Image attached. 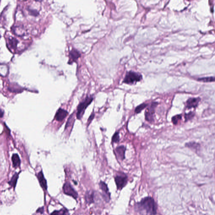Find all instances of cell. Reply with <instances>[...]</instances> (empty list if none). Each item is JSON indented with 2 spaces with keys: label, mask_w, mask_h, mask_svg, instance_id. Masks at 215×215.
Segmentation results:
<instances>
[{
  "label": "cell",
  "mask_w": 215,
  "mask_h": 215,
  "mask_svg": "<svg viewBox=\"0 0 215 215\" xmlns=\"http://www.w3.org/2000/svg\"><path fill=\"white\" fill-rule=\"evenodd\" d=\"M63 190L65 194L72 197L75 199H77L78 197V193L69 182H66L64 184Z\"/></svg>",
  "instance_id": "cell-5"
},
{
  "label": "cell",
  "mask_w": 215,
  "mask_h": 215,
  "mask_svg": "<svg viewBox=\"0 0 215 215\" xmlns=\"http://www.w3.org/2000/svg\"><path fill=\"white\" fill-rule=\"evenodd\" d=\"M195 114L193 112H190L188 114H185L184 115V118H185V121H187L191 119L193 117Z\"/></svg>",
  "instance_id": "cell-22"
},
{
  "label": "cell",
  "mask_w": 215,
  "mask_h": 215,
  "mask_svg": "<svg viewBox=\"0 0 215 215\" xmlns=\"http://www.w3.org/2000/svg\"><path fill=\"white\" fill-rule=\"evenodd\" d=\"M50 215H69V213L66 208H62L59 211H54Z\"/></svg>",
  "instance_id": "cell-16"
},
{
  "label": "cell",
  "mask_w": 215,
  "mask_h": 215,
  "mask_svg": "<svg viewBox=\"0 0 215 215\" xmlns=\"http://www.w3.org/2000/svg\"><path fill=\"white\" fill-rule=\"evenodd\" d=\"M147 105H148L147 104L144 103L140 105H138V106H137L136 107L135 110V112L136 114H139L143 109H144L145 107H147Z\"/></svg>",
  "instance_id": "cell-17"
},
{
  "label": "cell",
  "mask_w": 215,
  "mask_h": 215,
  "mask_svg": "<svg viewBox=\"0 0 215 215\" xmlns=\"http://www.w3.org/2000/svg\"><path fill=\"white\" fill-rule=\"evenodd\" d=\"M142 79V76L137 72L129 71L127 72L123 82L128 84H133L140 82Z\"/></svg>",
  "instance_id": "cell-3"
},
{
  "label": "cell",
  "mask_w": 215,
  "mask_h": 215,
  "mask_svg": "<svg viewBox=\"0 0 215 215\" xmlns=\"http://www.w3.org/2000/svg\"><path fill=\"white\" fill-rule=\"evenodd\" d=\"M157 208V207L155 201L151 197L144 198L136 205L137 211L144 215H156Z\"/></svg>",
  "instance_id": "cell-1"
},
{
  "label": "cell",
  "mask_w": 215,
  "mask_h": 215,
  "mask_svg": "<svg viewBox=\"0 0 215 215\" xmlns=\"http://www.w3.org/2000/svg\"><path fill=\"white\" fill-rule=\"evenodd\" d=\"M115 181L118 190H121L127 182V177L125 175H118L115 177Z\"/></svg>",
  "instance_id": "cell-6"
},
{
  "label": "cell",
  "mask_w": 215,
  "mask_h": 215,
  "mask_svg": "<svg viewBox=\"0 0 215 215\" xmlns=\"http://www.w3.org/2000/svg\"><path fill=\"white\" fill-rule=\"evenodd\" d=\"M94 193L93 191H87L85 194V200L87 202L90 204L94 202Z\"/></svg>",
  "instance_id": "cell-15"
},
{
  "label": "cell",
  "mask_w": 215,
  "mask_h": 215,
  "mask_svg": "<svg viewBox=\"0 0 215 215\" xmlns=\"http://www.w3.org/2000/svg\"><path fill=\"white\" fill-rule=\"evenodd\" d=\"M200 101V98H190L186 101V108L188 109L192 108H196L197 107Z\"/></svg>",
  "instance_id": "cell-8"
},
{
  "label": "cell",
  "mask_w": 215,
  "mask_h": 215,
  "mask_svg": "<svg viewBox=\"0 0 215 215\" xmlns=\"http://www.w3.org/2000/svg\"><path fill=\"white\" fill-rule=\"evenodd\" d=\"M4 115V111L0 109V118H2Z\"/></svg>",
  "instance_id": "cell-25"
},
{
  "label": "cell",
  "mask_w": 215,
  "mask_h": 215,
  "mask_svg": "<svg viewBox=\"0 0 215 215\" xmlns=\"http://www.w3.org/2000/svg\"><path fill=\"white\" fill-rule=\"evenodd\" d=\"M37 177L38 179V180L39 182L40 185L41 186L42 188L44 190H47V181L45 178L44 176L43 172L42 171L38 173L37 175Z\"/></svg>",
  "instance_id": "cell-10"
},
{
  "label": "cell",
  "mask_w": 215,
  "mask_h": 215,
  "mask_svg": "<svg viewBox=\"0 0 215 215\" xmlns=\"http://www.w3.org/2000/svg\"><path fill=\"white\" fill-rule=\"evenodd\" d=\"M99 186L103 192L102 196L105 201L108 202L110 200V194L107 184L103 181H101Z\"/></svg>",
  "instance_id": "cell-7"
},
{
  "label": "cell",
  "mask_w": 215,
  "mask_h": 215,
  "mask_svg": "<svg viewBox=\"0 0 215 215\" xmlns=\"http://www.w3.org/2000/svg\"><path fill=\"white\" fill-rule=\"evenodd\" d=\"M118 156L121 160L125 159L126 147L124 146H120L117 147L116 149Z\"/></svg>",
  "instance_id": "cell-13"
},
{
  "label": "cell",
  "mask_w": 215,
  "mask_h": 215,
  "mask_svg": "<svg viewBox=\"0 0 215 215\" xmlns=\"http://www.w3.org/2000/svg\"><path fill=\"white\" fill-rule=\"evenodd\" d=\"M13 167L15 168H19L20 166L21 160L20 157L17 154H13L11 157Z\"/></svg>",
  "instance_id": "cell-12"
},
{
  "label": "cell",
  "mask_w": 215,
  "mask_h": 215,
  "mask_svg": "<svg viewBox=\"0 0 215 215\" xmlns=\"http://www.w3.org/2000/svg\"><path fill=\"white\" fill-rule=\"evenodd\" d=\"M198 80L199 81L203 82H214L215 80V78L214 77H206L201 78L198 79Z\"/></svg>",
  "instance_id": "cell-19"
},
{
  "label": "cell",
  "mask_w": 215,
  "mask_h": 215,
  "mask_svg": "<svg viewBox=\"0 0 215 215\" xmlns=\"http://www.w3.org/2000/svg\"><path fill=\"white\" fill-rule=\"evenodd\" d=\"M158 105L157 102L152 103L146 110L145 113V118L146 120L148 122L152 123L154 121L155 109Z\"/></svg>",
  "instance_id": "cell-4"
},
{
  "label": "cell",
  "mask_w": 215,
  "mask_h": 215,
  "mask_svg": "<svg viewBox=\"0 0 215 215\" xmlns=\"http://www.w3.org/2000/svg\"><path fill=\"white\" fill-rule=\"evenodd\" d=\"M94 116H95V115H94V114H92L90 115V117H89V118L88 119V123L89 124H90V123L91 122L92 120H93V118H94Z\"/></svg>",
  "instance_id": "cell-23"
},
{
  "label": "cell",
  "mask_w": 215,
  "mask_h": 215,
  "mask_svg": "<svg viewBox=\"0 0 215 215\" xmlns=\"http://www.w3.org/2000/svg\"><path fill=\"white\" fill-rule=\"evenodd\" d=\"M68 114V111L64 109H62L61 108H60L57 111L55 118L56 120L57 121H61L66 117Z\"/></svg>",
  "instance_id": "cell-9"
},
{
  "label": "cell",
  "mask_w": 215,
  "mask_h": 215,
  "mask_svg": "<svg viewBox=\"0 0 215 215\" xmlns=\"http://www.w3.org/2000/svg\"><path fill=\"white\" fill-rule=\"evenodd\" d=\"M182 116L181 115H177L172 118V122L175 125L177 124L178 121L181 119Z\"/></svg>",
  "instance_id": "cell-20"
},
{
  "label": "cell",
  "mask_w": 215,
  "mask_h": 215,
  "mask_svg": "<svg viewBox=\"0 0 215 215\" xmlns=\"http://www.w3.org/2000/svg\"><path fill=\"white\" fill-rule=\"evenodd\" d=\"M69 63L75 62L80 58L81 54L76 49H72L69 52Z\"/></svg>",
  "instance_id": "cell-11"
},
{
  "label": "cell",
  "mask_w": 215,
  "mask_h": 215,
  "mask_svg": "<svg viewBox=\"0 0 215 215\" xmlns=\"http://www.w3.org/2000/svg\"><path fill=\"white\" fill-rule=\"evenodd\" d=\"M120 137L119 132H116L114 134L112 138V142L113 143H117L119 141Z\"/></svg>",
  "instance_id": "cell-21"
},
{
  "label": "cell",
  "mask_w": 215,
  "mask_h": 215,
  "mask_svg": "<svg viewBox=\"0 0 215 215\" xmlns=\"http://www.w3.org/2000/svg\"><path fill=\"white\" fill-rule=\"evenodd\" d=\"M43 208H39V209H38V210H37V213H41V214H42V213L43 212Z\"/></svg>",
  "instance_id": "cell-24"
},
{
  "label": "cell",
  "mask_w": 215,
  "mask_h": 215,
  "mask_svg": "<svg viewBox=\"0 0 215 215\" xmlns=\"http://www.w3.org/2000/svg\"><path fill=\"white\" fill-rule=\"evenodd\" d=\"M93 100L92 96H87L83 101L79 104L77 108V117L78 119L80 120L83 116L87 107H88Z\"/></svg>",
  "instance_id": "cell-2"
},
{
  "label": "cell",
  "mask_w": 215,
  "mask_h": 215,
  "mask_svg": "<svg viewBox=\"0 0 215 215\" xmlns=\"http://www.w3.org/2000/svg\"><path fill=\"white\" fill-rule=\"evenodd\" d=\"M185 146L191 149H196V150L198 149L199 147L200 146L199 144L193 142L186 143L185 144Z\"/></svg>",
  "instance_id": "cell-18"
},
{
  "label": "cell",
  "mask_w": 215,
  "mask_h": 215,
  "mask_svg": "<svg viewBox=\"0 0 215 215\" xmlns=\"http://www.w3.org/2000/svg\"><path fill=\"white\" fill-rule=\"evenodd\" d=\"M20 173L16 172L11 177V180L8 181V183L11 186L15 188L17 185V182L19 177Z\"/></svg>",
  "instance_id": "cell-14"
}]
</instances>
